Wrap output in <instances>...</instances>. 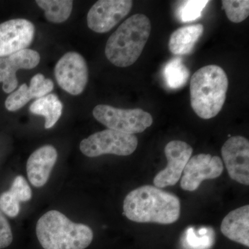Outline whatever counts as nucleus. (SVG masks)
<instances>
[{"instance_id":"20","label":"nucleus","mask_w":249,"mask_h":249,"mask_svg":"<svg viewBox=\"0 0 249 249\" xmlns=\"http://www.w3.org/2000/svg\"><path fill=\"white\" fill-rule=\"evenodd\" d=\"M163 78L170 89L182 88L190 76V71L183 63L182 59L175 58L165 65L163 70Z\"/></svg>"},{"instance_id":"6","label":"nucleus","mask_w":249,"mask_h":249,"mask_svg":"<svg viewBox=\"0 0 249 249\" xmlns=\"http://www.w3.org/2000/svg\"><path fill=\"white\" fill-rule=\"evenodd\" d=\"M138 145V139L133 134L107 129L91 134L80 143L82 153L88 157L103 155L128 156Z\"/></svg>"},{"instance_id":"12","label":"nucleus","mask_w":249,"mask_h":249,"mask_svg":"<svg viewBox=\"0 0 249 249\" xmlns=\"http://www.w3.org/2000/svg\"><path fill=\"white\" fill-rule=\"evenodd\" d=\"M164 152L168 165L154 178V185L158 188L177 184L191 158L193 148L186 142L172 141L165 145Z\"/></svg>"},{"instance_id":"17","label":"nucleus","mask_w":249,"mask_h":249,"mask_svg":"<svg viewBox=\"0 0 249 249\" xmlns=\"http://www.w3.org/2000/svg\"><path fill=\"white\" fill-rule=\"evenodd\" d=\"M203 33L204 26L200 24L186 26L177 29L170 37L168 47L170 52L177 55L189 54Z\"/></svg>"},{"instance_id":"25","label":"nucleus","mask_w":249,"mask_h":249,"mask_svg":"<svg viewBox=\"0 0 249 249\" xmlns=\"http://www.w3.org/2000/svg\"><path fill=\"white\" fill-rule=\"evenodd\" d=\"M13 242V233L11 226L0 210V249L9 247Z\"/></svg>"},{"instance_id":"14","label":"nucleus","mask_w":249,"mask_h":249,"mask_svg":"<svg viewBox=\"0 0 249 249\" xmlns=\"http://www.w3.org/2000/svg\"><path fill=\"white\" fill-rule=\"evenodd\" d=\"M58 160L56 149L51 145L39 147L31 154L27 160L28 178L33 186H45Z\"/></svg>"},{"instance_id":"24","label":"nucleus","mask_w":249,"mask_h":249,"mask_svg":"<svg viewBox=\"0 0 249 249\" xmlns=\"http://www.w3.org/2000/svg\"><path fill=\"white\" fill-rule=\"evenodd\" d=\"M19 201L9 191L0 195V210L9 217H16L20 211Z\"/></svg>"},{"instance_id":"7","label":"nucleus","mask_w":249,"mask_h":249,"mask_svg":"<svg viewBox=\"0 0 249 249\" xmlns=\"http://www.w3.org/2000/svg\"><path fill=\"white\" fill-rule=\"evenodd\" d=\"M54 74L64 91L78 96L84 91L89 79V71L83 55L75 52H67L58 60Z\"/></svg>"},{"instance_id":"16","label":"nucleus","mask_w":249,"mask_h":249,"mask_svg":"<svg viewBox=\"0 0 249 249\" xmlns=\"http://www.w3.org/2000/svg\"><path fill=\"white\" fill-rule=\"evenodd\" d=\"M221 231L229 240L249 247V206L233 210L221 224Z\"/></svg>"},{"instance_id":"1","label":"nucleus","mask_w":249,"mask_h":249,"mask_svg":"<svg viewBox=\"0 0 249 249\" xmlns=\"http://www.w3.org/2000/svg\"><path fill=\"white\" fill-rule=\"evenodd\" d=\"M180 213L178 196L155 186L139 187L124 199V213L132 222L173 224L178 220Z\"/></svg>"},{"instance_id":"18","label":"nucleus","mask_w":249,"mask_h":249,"mask_svg":"<svg viewBox=\"0 0 249 249\" xmlns=\"http://www.w3.org/2000/svg\"><path fill=\"white\" fill-rule=\"evenodd\" d=\"M63 105L58 96L54 93L37 98L31 103L29 111L36 115L45 118V129H51L57 124L61 117Z\"/></svg>"},{"instance_id":"11","label":"nucleus","mask_w":249,"mask_h":249,"mask_svg":"<svg viewBox=\"0 0 249 249\" xmlns=\"http://www.w3.org/2000/svg\"><path fill=\"white\" fill-rule=\"evenodd\" d=\"M224 164L230 178L241 184L249 185V142L242 136L228 139L222 147Z\"/></svg>"},{"instance_id":"8","label":"nucleus","mask_w":249,"mask_h":249,"mask_svg":"<svg viewBox=\"0 0 249 249\" xmlns=\"http://www.w3.org/2000/svg\"><path fill=\"white\" fill-rule=\"evenodd\" d=\"M132 5L133 1L130 0L96 1L88 12V27L98 34L108 32L129 14Z\"/></svg>"},{"instance_id":"13","label":"nucleus","mask_w":249,"mask_h":249,"mask_svg":"<svg viewBox=\"0 0 249 249\" xmlns=\"http://www.w3.org/2000/svg\"><path fill=\"white\" fill-rule=\"evenodd\" d=\"M40 62V54L30 49L0 58V83H3V91L6 93L14 92L18 86L16 72L19 70H32Z\"/></svg>"},{"instance_id":"3","label":"nucleus","mask_w":249,"mask_h":249,"mask_svg":"<svg viewBox=\"0 0 249 249\" xmlns=\"http://www.w3.org/2000/svg\"><path fill=\"white\" fill-rule=\"evenodd\" d=\"M229 88V79L222 67L210 65L201 67L191 77V107L203 119L215 117L222 110Z\"/></svg>"},{"instance_id":"5","label":"nucleus","mask_w":249,"mask_h":249,"mask_svg":"<svg viewBox=\"0 0 249 249\" xmlns=\"http://www.w3.org/2000/svg\"><path fill=\"white\" fill-rule=\"evenodd\" d=\"M93 116L108 129L133 135L144 132L153 123L151 114L139 108L124 109L98 105L93 108Z\"/></svg>"},{"instance_id":"9","label":"nucleus","mask_w":249,"mask_h":249,"mask_svg":"<svg viewBox=\"0 0 249 249\" xmlns=\"http://www.w3.org/2000/svg\"><path fill=\"white\" fill-rule=\"evenodd\" d=\"M224 170L222 160L217 156L199 154L191 157L185 167L181 187L186 191H196L206 179L219 178Z\"/></svg>"},{"instance_id":"10","label":"nucleus","mask_w":249,"mask_h":249,"mask_svg":"<svg viewBox=\"0 0 249 249\" xmlns=\"http://www.w3.org/2000/svg\"><path fill=\"white\" fill-rule=\"evenodd\" d=\"M35 34V26L28 19H10L0 24V58L27 49Z\"/></svg>"},{"instance_id":"15","label":"nucleus","mask_w":249,"mask_h":249,"mask_svg":"<svg viewBox=\"0 0 249 249\" xmlns=\"http://www.w3.org/2000/svg\"><path fill=\"white\" fill-rule=\"evenodd\" d=\"M53 88L52 80L46 78L42 73H37L31 78L29 87L23 84L8 96L5 107L10 111L19 110L33 98L37 99L49 94Z\"/></svg>"},{"instance_id":"23","label":"nucleus","mask_w":249,"mask_h":249,"mask_svg":"<svg viewBox=\"0 0 249 249\" xmlns=\"http://www.w3.org/2000/svg\"><path fill=\"white\" fill-rule=\"evenodd\" d=\"M9 191L19 202L30 201L32 197V191L30 186L22 175H18L15 178Z\"/></svg>"},{"instance_id":"2","label":"nucleus","mask_w":249,"mask_h":249,"mask_svg":"<svg viewBox=\"0 0 249 249\" xmlns=\"http://www.w3.org/2000/svg\"><path fill=\"white\" fill-rule=\"evenodd\" d=\"M151 29L144 14H134L124 20L108 39L105 50L107 60L119 67L133 65L142 55Z\"/></svg>"},{"instance_id":"4","label":"nucleus","mask_w":249,"mask_h":249,"mask_svg":"<svg viewBox=\"0 0 249 249\" xmlns=\"http://www.w3.org/2000/svg\"><path fill=\"white\" fill-rule=\"evenodd\" d=\"M36 235L45 249H85L91 245V228L70 220L55 210L46 213L37 221Z\"/></svg>"},{"instance_id":"19","label":"nucleus","mask_w":249,"mask_h":249,"mask_svg":"<svg viewBox=\"0 0 249 249\" xmlns=\"http://www.w3.org/2000/svg\"><path fill=\"white\" fill-rule=\"evenodd\" d=\"M36 2L45 11L46 19L55 24L67 20L73 9V2L71 0H37Z\"/></svg>"},{"instance_id":"21","label":"nucleus","mask_w":249,"mask_h":249,"mask_svg":"<svg viewBox=\"0 0 249 249\" xmlns=\"http://www.w3.org/2000/svg\"><path fill=\"white\" fill-rule=\"evenodd\" d=\"M223 9L231 22L240 23L249 16V0H223Z\"/></svg>"},{"instance_id":"22","label":"nucleus","mask_w":249,"mask_h":249,"mask_svg":"<svg viewBox=\"0 0 249 249\" xmlns=\"http://www.w3.org/2000/svg\"><path fill=\"white\" fill-rule=\"evenodd\" d=\"M207 0H189L181 1L178 10L180 20L183 22H189L196 20L201 16L202 11L209 4Z\"/></svg>"}]
</instances>
